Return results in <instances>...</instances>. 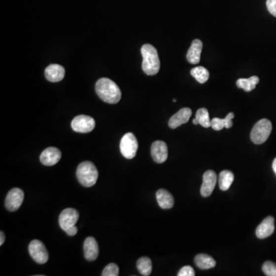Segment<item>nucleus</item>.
<instances>
[{
	"mask_svg": "<svg viewBox=\"0 0 276 276\" xmlns=\"http://www.w3.org/2000/svg\"><path fill=\"white\" fill-rule=\"evenodd\" d=\"M95 90L99 98L108 104H117L121 98V91L115 81L107 78L97 81Z\"/></svg>",
	"mask_w": 276,
	"mask_h": 276,
	"instance_id": "1",
	"label": "nucleus"
},
{
	"mask_svg": "<svg viewBox=\"0 0 276 276\" xmlns=\"http://www.w3.org/2000/svg\"><path fill=\"white\" fill-rule=\"evenodd\" d=\"M143 57L142 69L148 76H155L160 68L158 51L153 45L145 44L141 48Z\"/></svg>",
	"mask_w": 276,
	"mask_h": 276,
	"instance_id": "2",
	"label": "nucleus"
},
{
	"mask_svg": "<svg viewBox=\"0 0 276 276\" xmlns=\"http://www.w3.org/2000/svg\"><path fill=\"white\" fill-rule=\"evenodd\" d=\"M76 176L81 185L85 187H91L96 184L98 171L92 162L84 161L78 166Z\"/></svg>",
	"mask_w": 276,
	"mask_h": 276,
	"instance_id": "3",
	"label": "nucleus"
},
{
	"mask_svg": "<svg viewBox=\"0 0 276 276\" xmlns=\"http://www.w3.org/2000/svg\"><path fill=\"white\" fill-rule=\"evenodd\" d=\"M273 130V124L268 119H262L254 125L251 131L250 137L252 142L262 144L267 141Z\"/></svg>",
	"mask_w": 276,
	"mask_h": 276,
	"instance_id": "4",
	"label": "nucleus"
},
{
	"mask_svg": "<svg viewBox=\"0 0 276 276\" xmlns=\"http://www.w3.org/2000/svg\"><path fill=\"white\" fill-rule=\"evenodd\" d=\"M138 150V142L132 133H127L120 140V151L121 155L127 159H133Z\"/></svg>",
	"mask_w": 276,
	"mask_h": 276,
	"instance_id": "5",
	"label": "nucleus"
},
{
	"mask_svg": "<svg viewBox=\"0 0 276 276\" xmlns=\"http://www.w3.org/2000/svg\"><path fill=\"white\" fill-rule=\"evenodd\" d=\"M29 252L33 260L39 264H45L48 260L46 247L41 241L34 239L29 245Z\"/></svg>",
	"mask_w": 276,
	"mask_h": 276,
	"instance_id": "6",
	"label": "nucleus"
},
{
	"mask_svg": "<svg viewBox=\"0 0 276 276\" xmlns=\"http://www.w3.org/2000/svg\"><path fill=\"white\" fill-rule=\"evenodd\" d=\"M95 127V120L87 115H79L72 121V128L78 133H89Z\"/></svg>",
	"mask_w": 276,
	"mask_h": 276,
	"instance_id": "7",
	"label": "nucleus"
},
{
	"mask_svg": "<svg viewBox=\"0 0 276 276\" xmlns=\"http://www.w3.org/2000/svg\"><path fill=\"white\" fill-rule=\"evenodd\" d=\"M24 192L21 189L13 188L8 193L5 198V205L6 209L10 212H15L23 204Z\"/></svg>",
	"mask_w": 276,
	"mask_h": 276,
	"instance_id": "8",
	"label": "nucleus"
},
{
	"mask_svg": "<svg viewBox=\"0 0 276 276\" xmlns=\"http://www.w3.org/2000/svg\"><path fill=\"white\" fill-rule=\"evenodd\" d=\"M79 213L76 209L67 208L64 209L59 216V222L61 228L64 231L76 226L79 220Z\"/></svg>",
	"mask_w": 276,
	"mask_h": 276,
	"instance_id": "9",
	"label": "nucleus"
},
{
	"mask_svg": "<svg viewBox=\"0 0 276 276\" xmlns=\"http://www.w3.org/2000/svg\"><path fill=\"white\" fill-rule=\"evenodd\" d=\"M217 182V175L213 170H207L205 172L202 177V184L201 187V195L203 197H208L211 195L213 191H214Z\"/></svg>",
	"mask_w": 276,
	"mask_h": 276,
	"instance_id": "10",
	"label": "nucleus"
},
{
	"mask_svg": "<svg viewBox=\"0 0 276 276\" xmlns=\"http://www.w3.org/2000/svg\"><path fill=\"white\" fill-rule=\"evenodd\" d=\"M151 156L156 163H163L168 158V148L166 143L157 141L153 143L151 149Z\"/></svg>",
	"mask_w": 276,
	"mask_h": 276,
	"instance_id": "11",
	"label": "nucleus"
},
{
	"mask_svg": "<svg viewBox=\"0 0 276 276\" xmlns=\"http://www.w3.org/2000/svg\"><path fill=\"white\" fill-rule=\"evenodd\" d=\"M61 158H62V153H61L60 150L51 147L42 151V153L40 155L39 159L43 165L51 166L59 163Z\"/></svg>",
	"mask_w": 276,
	"mask_h": 276,
	"instance_id": "12",
	"label": "nucleus"
},
{
	"mask_svg": "<svg viewBox=\"0 0 276 276\" xmlns=\"http://www.w3.org/2000/svg\"><path fill=\"white\" fill-rule=\"evenodd\" d=\"M192 115L191 108H184L180 109L177 113L173 115L169 120V127L172 129H176L184 123H187Z\"/></svg>",
	"mask_w": 276,
	"mask_h": 276,
	"instance_id": "13",
	"label": "nucleus"
},
{
	"mask_svg": "<svg viewBox=\"0 0 276 276\" xmlns=\"http://www.w3.org/2000/svg\"><path fill=\"white\" fill-rule=\"evenodd\" d=\"M65 70L62 65L52 64L45 71V78L51 82H59L65 77Z\"/></svg>",
	"mask_w": 276,
	"mask_h": 276,
	"instance_id": "14",
	"label": "nucleus"
},
{
	"mask_svg": "<svg viewBox=\"0 0 276 276\" xmlns=\"http://www.w3.org/2000/svg\"><path fill=\"white\" fill-rule=\"evenodd\" d=\"M275 220L273 216H268L256 229V234L259 238H266L274 233Z\"/></svg>",
	"mask_w": 276,
	"mask_h": 276,
	"instance_id": "15",
	"label": "nucleus"
},
{
	"mask_svg": "<svg viewBox=\"0 0 276 276\" xmlns=\"http://www.w3.org/2000/svg\"><path fill=\"white\" fill-rule=\"evenodd\" d=\"M84 257L88 261H94L99 254V247L95 238L88 237L84 242Z\"/></svg>",
	"mask_w": 276,
	"mask_h": 276,
	"instance_id": "16",
	"label": "nucleus"
},
{
	"mask_svg": "<svg viewBox=\"0 0 276 276\" xmlns=\"http://www.w3.org/2000/svg\"><path fill=\"white\" fill-rule=\"evenodd\" d=\"M202 42L199 39L193 41L191 48H189L187 54V59L191 64L199 63L200 62L201 52H202Z\"/></svg>",
	"mask_w": 276,
	"mask_h": 276,
	"instance_id": "17",
	"label": "nucleus"
},
{
	"mask_svg": "<svg viewBox=\"0 0 276 276\" xmlns=\"http://www.w3.org/2000/svg\"><path fill=\"white\" fill-rule=\"evenodd\" d=\"M156 198L159 207L162 209H170L174 204V199H173V196L164 189H160L157 192Z\"/></svg>",
	"mask_w": 276,
	"mask_h": 276,
	"instance_id": "18",
	"label": "nucleus"
},
{
	"mask_svg": "<svg viewBox=\"0 0 276 276\" xmlns=\"http://www.w3.org/2000/svg\"><path fill=\"white\" fill-rule=\"evenodd\" d=\"M234 114L233 112H230L228 114L227 117L225 118H215L211 120V127L215 130H221L222 129L224 128H230V127H233V119L234 118Z\"/></svg>",
	"mask_w": 276,
	"mask_h": 276,
	"instance_id": "19",
	"label": "nucleus"
},
{
	"mask_svg": "<svg viewBox=\"0 0 276 276\" xmlns=\"http://www.w3.org/2000/svg\"><path fill=\"white\" fill-rule=\"evenodd\" d=\"M195 264L200 270H209L216 266V261L206 254H199L194 259Z\"/></svg>",
	"mask_w": 276,
	"mask_h": 276,
	"instance_id": "20",
	"label": "nucleus"
},
{
	"mask_svg": "<svg viewBox=\"0 0 276 276\" xmlns=\"http://www.w3.org/2000/svg\"><path fill=\"white\" fill-rule=\"evenodd\" d=\"M234 174L230 170H223L219 176V186L221 191H228L234 182Z\"/></svg>",
	"mask_w": 276,
	"mask_h": 276,
	"instance_id": "21",
	"label": "nucleus"
},
{
	"mask_svg": "<svg viewBox=\"0 0 276 276\" xmlns=\"http://www.w3.org/2000/svg\"><path fill=\"white\" fill-rule=\"evenodd\" d=\"M259 82V79L257 76H252L249 79H239L237 80V85L238 88L243 89L244 91L249 92L255 89L256 84Z\"/></svg>",
	"mask_w": 276,
	"mask_h": 276,
	"instance_id": "22",
	"label": "nucleus"
},
{
	"mask_svg": "<svg viewBox=\"0 0 276 276\" xmlns=\"http://www.w3.org/2000/svg\"><path fill=\"white\" fill-rule=\"evenodd\" d=\"M137 270L142 276H148L152 272V263L148 257H142L137 260Z\"/></svg>",
	"mask_w": 276,
	"mask_h": 276,
	"instance_id": "23",
	"label": "nucleus"
},
{
	"mask_svg": "<svg viewBox=\"0 0 276 276\" xmlns=\"http://www.w3.org/2000/svg\"><path fill=\"white\" fill-rule=\"evenodd\" d=\"M191 74L200 84H203L207 81L209 78V73L207 69L202 66L193 69L191 71Z\"/></svg>",
	"mask_w": 276,
	"mask_h": 276,
	"instance_id": "24",
	"label": "nucleus"
},
{
	"mask_svg": "<svg viewBox=\"0 0 276 276\" xmlns=\"http://www.w3.org/2000/svg\"><path fill=\"white\" fill-rule=\"evenodd\" d=\"M196 118L197 119L199 124L203 127H211V120L209 118V112L206 108H200L196 114Z\"/></svg>",
	"mask_w": 276,
	"mask_h": 276,
	"instance_id": "25",
	"label": "nucleus"
},
{
	"mask_svg": "<svg viewBox=\"0 0 276 276\" xmlns=\"http://www.w3.org/2000/svg\"><path fill=\"white\" fill-rule=\"evenodd\" d=\"M102 276H118L119 275V267L115 263H110L104 269Z\"/></svg>",
	"mask_w": 276,
	"mask_h": 276,
	"instance_id": "26",
	"label": "nucleus"
},
{
	"mask_svg": "<svg viewBox=\"0 0 276 276\" xmlns=\"http://www.w3.org/2000/svg\"><path fill=\"white\" fill-rule=\"evenodd\" d=\"M263 273L267 276H276V264L271 261H267L263 266Z\"/></svg>",
	"mask_w": 276,
	"mask_h": 276,
	"instance_id": "27",
	"label": "nucleus"
},
{
	"mask_svg": "<svg viewBox=\"0 0 276 276\" xmlns=\"http://www.w3.org/2000/svg\"><path fill=\"white\" fill-rule=\"evenodd\" d=\"M178 276H195V271H194V269H193L191 266H186L181 269V270L179 271Z\"/></svg>",
	"mask_w": 276,
	"mask_h": 276,
	"instance_id": "28",
	"label": "nucleus"
},
{
	"mask_svg": "<svg viewBox=\"0 0 276 276\" xmlns=\"http://www.w3.org/2000/svg\"><path fill=\"white\" fill-rule=\"evenodd\" d=\"M266 6L268 10L273 16L276 17V0H267Z\"/></svg>",
	"mask_w": 276,
	"mask_h": 276,
	"instance_id": "29",
	"label": "nucleus"
},
{
	"mask_svg": "<svg viewBox=\"0 0 276 276\" xmlns=\"http://www.w3.org/2000/svg\"><path fill=\"white\" fill-rule=\"evenodd\" d=\"M67 235L70 236V237H74L78 233V228L76 226H74V227H72L71 228L68 229L66 231H65Z\"/></svg>",
	"mask_w": 276,
	"mask_h": 276,
	"instance_id": "30",
	"label": "nucleus"
},
{
	"mask_svg": "<svg viewBox=\"0 0 276 276\" xmlns=\"http://www.w3.org/2000/svg\"><path fill=\"white\" fill-rule=\"evenodd\" d=\"M5 234H4L3 232H0V245H3L4 242H5Z\"/></svg>",
	"mask_w": 276,
	"mask_h": 276,
	"instance_id": "31",
	"label": "nucleus"
},
{
	"mask_svg": "<svg viewBox=\"0 0 276 276\" xmlns=\"http://www.w3.org/2000/svg\"><path fill=\"white\" fill-rule=\"evenodd\" d=\"M273 170H274V172L275 173H276V159H275L274 160H273Z\"/></svg>",
	"mask_w": 276,
	"mask_h": 276,
	"instance_id": "32",
	"label": "nucleus"
},
{
	"mask_svg": "<svg viewBox=\"0 0 276 276\" xmlns=\"http://www.w3.org/2000/svg\"><path fill=\"white\" fill-rule=\"evenodd\" d=\"M193 123H194V124H195V125H197V124H199V122H198L197 119L194 118V120H193Z\"/></svg>",
	"mask_w": 276,
	"mask_h": 276,
	"instance_id": "33",
	"label": "nucleus"
},
{
	"mask_svg": "<svg viewBox=\"0 0 276 276\" xmlns=\"http://www.w3.org/2000/svg\"><path fill=\"white\" fill-rule=\"evenodd\" d=\"M173 102H177V99H173Z\"/></svg>",
	"mask_w": 276,
	"mask_h": 276,
	"instance_id": "34",
	"label": "nucleus"
}]
</instances>
